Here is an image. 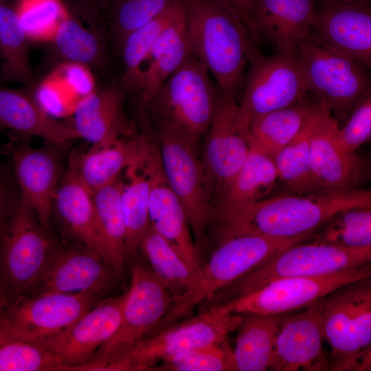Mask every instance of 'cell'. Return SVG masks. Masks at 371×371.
<instances>
[{
    "label": "cell",
    "mask_w": 371,
    "mask_h": 371,
    "mask_svg": "<svg viewBox=\"0 0 371 371\" xmlns=\"http://www.w3.org/2000/svg\"><path fill=\"white\" fill-rule=\"evenodd\" d=\"M371 206V192L318 190L267 197L215 223L219 236L251 234L277 238H304L337 212ZM305 240V241H306Z\"/></svg>",
    "instance_id": "6da1fadb"
},
{
    "label": "cell",
    "mask_w": 371,
    "mask_h": 371,
    "mask_svg": "<svg viewBox=\"0 0 371 371\" xmlns=\"http://www.w3.org/2000/svg\"><path fill=\"white\" fill-rule=\"evenodd\" d=\"M192 54L212 74L218 88L234 94L251 55L258 48L235 14L214 0H185Z\"/></svg>",
    "instance_id": "7a4b0ae2"
},
{
    "label": "cell",
    "mask_w": 371,
    "mask_h": 371,
    "mask_svg": "<svg viewBox=\"0 0 371 371\" xmlns=\"http://www.w3.org/2000/svg\"><path fill=\"white\" fill-rule=\"evenodd\" d=\"M245 315L227 310L223 304L211 305L197 315L146 336L94 371L153 370L162 363L194 348L221 343L237 330Z\"/></svg>",
    "instance_id": "3957f363"
},
{
    "label": "cell",
    "mask_w": 371,
    "mask_h": 371,
    "mask_svg": "<svg viewBox=\"0 0 371 371\" xmlns=\"http://www.w3.org/2000/svg\"><path fill=\"white\" fill-rule=\"evenodd\" d=\"M304 238H277L251 234H236L219 237L217 247L208 260L203 263L194 288L174 302L160 323L161 328L175 324L196 306L210 301L214 295L284 249Z\"/></svg>",
    "instance_id": "277c9868"
},
{
    "label": "cell",
    "mask_w": 371,
    "mask_h": 371,
    "mask_svg": "<svg viewBox=\"0 0 371 371\" xmlns=\"http://www.w3.org/2000/svg\"><path fill=\"white\" fill-rule=\"evenodd\" d=\"M329 370H371V276L344 284L323 297Z\"/></svg>",
    "instance_id": "5b68a950"
},
{
    "label": "cell",
    "mask_w": 371,
    "mask_h": 371,
    "mask_svg": "<svg viewBox=\"0 0 371 371\" xmlns=\"http://www.w3.org/2000/svg\"><path fill=\"white\" fill-rule=\"evenodd\" d=\"M295 53L308 94L328 109L340 127L358 102L370 92L368 69L312 35Z\"/></svg>",
    "instance_id": "8992f818"
},
{
    "label": "cell",
    "mask_w": 371,
    "mask_h": 371,
    "mask_svg": "<svg viewBox=\"0 0 371 371\" xmlns=\"http://www.w3.org/2000/svg\"><path fill=\"white\" fill-rule=\"evenodd\" d=\"M371 247L346 248L303 241L284 249L264 264L218 291L211 301L223 304L273 280L323 276L370 264Z\"/></svg>",
    "instance_id": "52a82bcc"
},
{
    "label": "cell",
    "mask_w": 371,
    "mask_h": 371,
    "mask_svg": "<svg viewBox=\"0 0 371 371\" xmlns=\"http://www.w3.org/2000/svg\"><path fill=\"white\" fill-rule=\"evenodd\" d=\"M216 90L206 68L192 54L145 104L153 111L157 125L197 144L212 121Z\"/></svg>",
    "instance_id": "ba28073f"
},
{
    "label": "cell",
    "mask_w": 371,
    "mask_h": 371,
    "mask_svg": "<svg viewBox=\"0 0 371 371\" xmlns=\"http://www.w3.org/2000/svg\"><path fill=\"white\" fill-rule=\"evenodd\" d=\"M20 196L0 240V278L10 303L31 293L56 244Z\"/></svg>",
    "instance_id": "9c48e42d"
},
{
    "label": "cell",
    "mask_w": 371,
    "mask_h": 371,
    "mask_svg": "<svg viewBox=\"0 0 371 371\" xmlns=\"http://www.w3.org/2000/svg\"><path fill=\"white\" fill-rule=\"evenodd\" d=\"M131 276L116 332L88 362L76 367V371H91L96 366L125 352L150 335L172 308V295L149 266L134 260Z\"/></svg>",
    "instance_id": "30bf717a"
},
{
    "label": "cell",
    "mask_w": 371,
    "mask_h": 371,
    "mask_svg": "<svg viewBox=\"0 0 371 371\" xmlns=\"http://www.w3.org/2000/svg\"><path fill=\"white\" fill-rule=\"evenodd\" d=\"M157 131L162 171L185 210L201 253L210 223L212 197L196 144L170 128L157 125Z\"/></svg>",
    "instance_id": "8fae6325"
},
{
    "label": "cell",
    "mask_w": 371,
    "mask_h": 371,
    "mask_svg": "<svg viewBox=\"0 0 371 371\" xmlns=\"http://www.w3.org/2000/svg\"><path fill=\"white\" fill-rule=\"evenodd\" d=\"M234 95L218 88L214 115L204 135L201 161L212 207L224 194L251 147L249 126L239 115Z\"/></svg>",
    "instance_id": "7c38bea8"
},
{
    "label": "cell",
    "mask_w": 371,
    "mask_h": 371,
    "mask_svg": "<svg viewBox=\"0 0 371 371\" xmlns=\"http://www.w3.org/2000/svg\"><path fill=\"white\" fill-rule=\"evenodd\" d=\"M295 52L265 56L256 49L251 55L238 104L239 115L249 126L260 115L308 99Z\"/></svg>",
    "instance_id": "4fadbf2b"
},
{
    "label": "cell",
    "mask_w": 371,
    "mask_h": 371,
    "mask_svg": "<svg viewBox=\"0 0 371 371\" xmlns=\"http://www.w3.org/2000/svg\"><path fill=\"white\" fill-rule=\"evenodd\" d=\"M370 276V264L323 276L280 278L223 304L228 311L244 315H282L306 308L344 284Z\"/></svg>",
    "instance_id": "5bb4252c"
},
{
    "label": "cell",
    "mask_w": 371,
    "mask_h": 371,
    "mask_svg": "<svg viewBox=\"0 0 371 371\" xmlns=\"http://www.w3.org/2000/svg\"><path fill=\"white\" fill-rule=\"evenodd\" d=\"M98 294L30 293L8 303L1 321L14 335L39 344L62 332L95 305Z\"/></svg>",
    "instance_id": "9a60e30c"
},
{
    "label": "cell",
    "mask_w": 371,
    "mask_h": 371,
    "mask_svg": "<svg viewBox=\"0 0 371 371\" xmlns=\"http://www.w3.org/2000/svg\"><path fill=\"white\" fill-rule=\"evenodd\" d=\"M40 148L16 142L8 145L19 196L33 210L49 233L52 204L65 170L64 146L47 142Z\"/></svg>",
    "instance_id": "2e32d148"
},
{
    "label": "cell",
    "mask_w": 371,
    "mask_h": 371,
    "mask_svg": "<svg viewBox=\"0 0 371 371\" xmlns=\"http://www.w3.org/2000/svg\"><path fill=\"white\" fill-rule=\"evenodd\" d=\"M339 127L328 109L319 102L310 137L311 167L317 190L361 189L368 176L366 161L357 153L345 152L338 144Z\"/></svg>",
    "instance_id": "e0dca14e"
},
{
    "label": "cell",
    "mask_w": 371,
    "mask_h": 371,
    "mask_svg": "<svg viewBox=\"0 0 371 371\" xmlns=\"http://www.w3.org/2000/svg\"><path fill=\"white\" fill-rule=\"evenodd\" d=\"M126 293L93 306L72 325L39 345L60 363L61 370L73 371L88 362L116 332Z\"/></svg>",
    "instance_id": "ac0fdd59"
},
{
    "label": "cell",
    "mask_w": 371,
    "mask_h": 371,
    "mask_svg": "<svg viewBox=\"0 0 371 371\" xmlns=\"http://www.w3.org/2000/svg\"><path fill=\"white\" fill-rule=\"evenodd\" d=\"M323 297L302 313L282 319L269 370H329L328 356L323 347Z\"/></svg>",
    "instance_id": "d6986e66"
},
{
    "label": "cell",
    "mask_w": 371,
    "mask_h": 371,
    "mask_svg": "<svg viewBox=\"0 0 371 371\" xmlns=\"http://www.w3.org/2000/svg\"><path fill=\"white\" fill-rule=\"evenodd\" d=\"M311 35L326 47L371 65V10L369 2L322 5L316 10Z\"/></svg>",
    "instance_id": "ffe728a7"
},
{
    "label": "cell",
    "mask_w": 371,
    "mask_h": 371,
    "mask_svg": "<svg viewBox=\"0 0 371 371\" xmlns=\"http://www.w3.org/2000/svg\"><path fill=\"white\" fill-rule=\"evenodd\" d=\"M153 152L148 160L151 180L148 203L150 225L172 245L199 277L203 262L188 216L166 180L159 154L153 155Z\"/></svg>",
    "instance_id": "44dd1931"
},
{
    "label": "cell",
    "mask_w": 371,
    "mask_h": 371,
    "mask_svg": "<svg viewBox=\"0 0 371 371\" xmlns=\"http://www.w3.org/2000/svg\"><path fill=\"white\" fill-rule=\"evenodd\" d=\"M113 268L101 257L80 247L55 245L46 268L31 293L91 292L109 285ZM30 294V293H29Z\"/></svg>",
    "instance_id": "7402d4cb"
},
{
    "label": "cell",
    "mask_w": 371,
    "mask_h": 371,
    "mask_svg": "<svg viewBox=\"0 0 371 371\" xmlns=\"http://www.w3.org/2000/svg\"><path fill=\"white\" fill-rule=\"evenodd\" d=\"M316 0H256L250 20L256 42L263 38L278 52L293 53L311 36Z\"/></svg>",
    "instance_id": "603a6c76"
},
{
    "label": "cell",
    "mask_w": 371,
    "mask_h": 371,
    "mask_svg": "<svg viewBox=\"0 0 371 371\" xmlns=\"http://www.w3.org/2000/svg\"><path fill=\"white\" fill-rule=\"evenodd\" d=\"M125 93L120 85L97 86L82 98L71 121L79 138L100 148L129 135L131 126L124 109Z\"/></svg>",
    "instance_id": "cb8c5ba5"
},
{
    "label": "cell",
    "mask_w": 371,
    "mask_h": 371,
    "mask_svg": "<svg viewBox=\"0 0 371 371\" xmlns=\"http://www.w3.org/2000/svg\"><path fill=\"white\" fill-rule=\"evenodd\" d=\"M79 150H73L54 195L52 214L65 231L100 257L93 192L78 170Z\"/></svg>",
    "instance_id": "d4e9b609"
},
{
    "label": "cell",
    "mask_w": 371,
    "mask_h": 371,
    "mask_svg": "<svg viewBox=\"0 0 371 371\" xmlns=\"http://www.w3.org/2000/svg\"><path fill=\"white\" fill-rule=\"evenodd\" d=\"M278 181L273 159L251 142L243 166L224 194L212 205L210 225L267 198Z\"/></svg>",
    "instance_id": "484cf974"
},
{
    "label": "cell",
    "mask_w": 371,
    "mask_h": 371,
    "mask_svg": "<svg viewBox=\"0 0 371 371\" xmlns=\"http://www.w3.org/2000/svg\"><path fill=\"white\" fill-rule=\"evenodd\" d=\"M0 123L6 128L65 146L79 138L71 122L47 114L25 91L0 85Z\"/></svg>",
    "instance_id": "4316f807"
},
{
    "label": "cell",
    "mask_w": 371,
    "mask_h": 371,
    "mask_svg": "<svg viewBox=\"0 0 371 371\" xmlns=\"http://www.w3.org/2000/svg\"><path fill=\"white\" fill-rule=\"evenodd\" d=\"M185 1V0H184ZM192 55L188 36L185 3L160 32L146 59L139 92L146 104L160 86Z\"/></svg>",
    "instance_id": "83f0119b"
},
{
    "label": "cell",
    "mask_w": 371,
    "mask_h": 371,
    "mask_svg": "<svg viewBox=\"0 0 371 371\" xmlns=\"http://www.w3.org/2000/svg\"><path fill=\"white\" fill-rule=\"evenodd\" d=\"M146 137L118 139L104 147L93 148L78 155L79 175L93 192L110 184L124 169L144 163L151 153Z\"/></svg>",
    "instance_id": "f1b7e54d"
},
{
    "label": "cell",
    "mask_w": 371,
    "mask_h": 371,
    "mask_svg": "<svg viewBox=\"0 0 371 371\" xmlns=\"http://www.w3.org/2000/svg\"><path fill=\"white\" fill-rule=\"evenodd\" d=\"M124 184L114 182L93 191L97 235L101 258L122 276L126 255V226L122 207Z\"/></svg>",
    "instance_id": "f546056e"
},
{
    "label": "cell",
    "mask_w": 371,
    "mask_h": 371,
    "mask_svg": "<svg viewBox=\"0 0 371 371\" xmlns=\"http://www.w3.org/2000/svg\"><path fill=\"white\" fill-rule=\"evenodd\" d=\"M282 319L280 315H245L233 350L237 371L269 369Z\"/></svg>",
    "instance_id": "4dcf8cb0"
},
{
    "label": "cell",
    "mask_w": 371,
    "mask_h": 371,
    "mask_svg": "<svg viewBox=\"0 0 371 371\" xmlns=\"http://www.w3.org/2000/svg\"><path fill=\"white\" fill-rule=\"evenodd\" d=\"M317 102L308 98L255 117L249 126L251 142L274 159L300 133Z\"/></svg>",
    "instance_id": "1f68e13d"
},
{
    "label": "cell",
    "mask_w": 371,
    "mask_h": 371,
    "mask_svg": "<svg viewBox=\"0 0 371 371\" xmlns=\"http://www.w3.org/2000/svg\"><path fill=\"white\" fill-rule=\"evenodd\" d=\"M139 249L142 250L153 272L170 291L174 302L182 299L196 285L199 276L151 225Z\"/></svg>",
    "instance_id": "d6a6232c"
},
{
    "label": "cell",
    "mask_w": 371,
    "mask_h": 371,
    "mask_svg": "<svg viewBox=\"0 0 371 371\" xmlns=\"http://www.w3.org/2000/svg\"><path fill=\"white\" fill-rule=\"evenodd\" d=\"M184 5V0L131 32L124 40L122 51L124 70L120 86L126 92L139 93L143 84L146 59L156 38Z\"/></svg>",
    "instance_id": "836d02e7"
},
{
    "label": "cell",
    "mask_w": 371,
    "mask_h": 371,
    "mask_svg": "<svg viewBox=\"0 0 371 371\" xmlns=\"http://www.w3.org/2000/svg\"><path fill=\"white\" fill-rule=\"evenodd\" d=\"M143 164L127 169L129 181L126 186H124L122 193V207L126 226V258L135 256L150 225L148 203L151 180L148 161L144 171L139 172Z\"/></svg>",
    "instance_id": "e575fe53"
},
{
    "label": "cell",
    "mask_w": 371,
    "mask_h": 371,
    "mask_svg": "<svg viewBox=\"0 0 371 371\" xmlns=\"http://www.w3.org/2000/svg\"><path fill=\"white\" fill-rule=\"evenodd\" d=\"M29 41L14 8L0 5L1 80L29 84L33 78L28 54Z\"/></svg>",
    "instance_id": "d590c367"
},
{
    "label": "cell",
    "mask_w": 371,
    "mask_h": 371,
    "mask_svg": "<svg viewBox=\"0 0 371 371\" xmlns=\"http://www.w3.org/2000/svg\"><path fill=\"white\" fill-rule=\"evenodd\" d=\"M318 103L300 133L273 159L278 180L291 193L318 191L313 179L310 159V137Z\"/></svg>",
    "instance_id": "8d00e7d4"
},
{
    "label": "cell",
    "mask_w": 371,
    "mask_h": 371,
    "mask_svg": "<svg viewBox=\"0 0 371 371\" xmlns=\"http://www.w3.org/2000/svg\"><path fill=\"white\" fill-rule=\"evenodd\" d=\"M306 241L346 248L371 247V206L350 207L337 212Z\"/></svg>",
    "instance_id": "74e56055"
},
{
    "label": "cell",
    "mask_w": 371,
    "mask_h": 371,
    "mask_svg": "<svg viewBox=\"0 0 371 371\" xmlns=\"http://www.w3.org/2000/svg\"><path fill=\"white\" fill-rule=\"evenodd\" d=\"M63 62L85 65L91 69L100 67L105 58L102 35L96 29L86 28L71 14L58 27L52 41Z\"/></svg>",
    "instance_id": "f35d334b"
},
{
    "label": "cell",
    "mask_w": 371,
    "mask_h": 371,
    "mask_svg": "<svg viewBox=\"0 0 371 371\" xmlns=\"http://www.w3.org/2000/svg\"><path fill=\"white\" fill-rule=\"evenodd\" d=\"M13 8L29 42H52L61 23L71 15L63 0H16Z\"/></svg>",
    "instance_id": "ab89813d"
},
{
    "label": "cell",
    "mask_w": 371,
    "mask_h": 371,
    "mask_svg": "<svg viewBox=\"0 0 371 371\" xmlns=\"http://www.w3.org/2000/svg\"><path fill=\"white\" fill-rule=\"evenodd\" d=\"M61 367L47 349L14 335L0 319V371H54Z\"/></svg>",
    "instance_id": "60d3db41"
},
{
    "label": "cell",
    "mask_w": 371,
    "mask_h": 371,
    "mask_svg": "<svg viewBox=\"0 0 371 371\" xmlns=\"http://www.w3.org/2000/svg\"><path fill=\"white\" fill-rule=\"evenodd\" d=\"M183 0H119L113 7L110 33L120 49L125 38L170 7Z\"/></svg>",
    "instance_id": "b9f144b4"
},
{
    "label": "cell",
    "mask_w": 371,
    "mask_h": 371,
    "mask_svg": "<svg viewBox=\"0 0 371 371\" xmlns=\"http://www.w3.org/2000/svg\"><path fill=\"white\" fill-rule=\"evenodd\" d=\"M155 368L172 371L236 370L233 350L227 340L182 353L162 362Z\"/></svg>",
    "instance_id": "7bdbcfd3"
},
{
    "label": "cell",
    "mask_w": 371,
    "mask_h": 371,
    "mask_svg": "<svg viewBox=\"0 0 371 371\" xmlns=\"http://www.w3.org/2000/svg\"><path fill=\"white\" fill-rule=\"evenodd\" d=\"M371 137V94L363 96L356 104L342 126L337 128L336 139L348 153L357 150Z\"/></svg>",
    "instance_id": "ee69618b"
},
{
    "label": "cell",
    "mask_w": 371,
    "mask_h": 371,
    "mask_svg": "<svg viewBox=\"0 0 371 371\" xmlns=\"http://www.w3.org/2000/svg\"><path fill=\"white\" fill-rule=\"evenodd\" d=\"M34 98L47 114L54 117L73 114L80 100L54 70L39 83Z\"/></svg>",
    "instance_id": "f6af8a7d"
},
{
    "label": "cell",
    "mask_w": 371,
    "mask_h": 371,
    "mask_svg": "<svg viewBox=\"0 0 371 371\" xmlns=\"http://www.w3.org/2000/svg\"><path fill=\"white\" fill-rule=\"evenodd\" d=\"M54 70L80 100L97 87L91 69L85 65L63 62Z\"/></svg>",
    "instance_id": "bcb514c9"
},
{
    "label": "cell",
    "mask_w": 371,
    "mask_h": 371,
    "mask_svg": "<svg viewBox=\"0 0 371 371\" xmlns=\"http://www.w3.org/2000/svg\"><path fill=\"white\" fill-rule=\"evenodd\" d=\"M19 198V190L8 174L0 180V240Z\"/></svg>",
    "instance_id": "7dc6e473"
},
{
    "label": "cell",
    "mask_w": 371,
    "mask_h": 371,
    "mask_svg": "<svg viewBox=\"0 0 371 371\" xmlns=\"http://www.w3.org/2000/svg\"><path fill=\"white\" fill-rule=\"evenodd\" d=\"M256 0H231L232 8L255 41L250 14ZM256 42V41H255Z\"/></svg>",
    "instance_id": "c3c4849f"
},
{
    "label": "cell",
    "mask_w": 371,
    "mask_h": 371,
    "mask_svg": "<svg viewBox=\"0 0 371 371\" xmlns=\"http://www.w3.org/2000/svg\"><path fill=\"white\" fill-rule=\"evenodd\" d=\"M78 5L82 6L87 10H95L97 8L106 6L108 5H111V8L115 4V0H75Z\"/></svg>",
    "instance_id": "681fc988"
},
{
    "label": "cell",
    "mask_w": 371,
    "mask_h": 371,
    "mask_svg": "<svg viewBox=\"0 0 371 371\" xmlns=\"http://www.w3.org/2000/svg\"><path fill=\"white\" fill-rule=\"evenodd\" d=\"M8 304V299L3 282L0 278V319L3 311Z\"/></svg>",
    "instance_id": "f907efd6"
},
{
    "label": "cell",
    "mask_w": 371,
    "mask_h": 371,
    "mask_svg": "<svg viewBox=\"0 0 371 371\" xmlns=\"http://www.w3.org/2000/svg\"><path fill=\"white\" fill-rule=\"evenodd\" d=\"M322 5H341L354 3L369 2L370 0H319Z\"/></svg>",
    "instance_id": "816d5d0a"
},
{
    "label": "cell",
    "mask_w": 371,
    "mask_h": 371,
    "mask_svg": "<svg viewBox=\"0 0 371 371\" xmlns=\"http://www.w3.org/2000/svg\"><path fill=\"white\" fill-rule=\"evenodd\" d=\"M214 1L218 3L219 4L223 5L224 8L227 9L229 11H230L232 13H233L236 16H238L236 14V13L234 12L233 8H232V3H231V0H214Z\"/></svg>",
    "instance_id": "f5cc1de1"
},
{
    "label": "cell",
    "mask_w": 371,
    "mask_h": 371,
    "mask_svg": "<svg viewBox=\"0 0 371 371\" xmlns=\"http://www.w3.org/2000/svg\"><path fill=\"white\" fill-rule=\"evenodd\" d=\"M6 175H8L5 168L0 164V180H1Z\"/></svg>",
    "instance_id": "db71d44e"
},
{
    "label": "cell",
    "mask_w": 371,
    "mask_h": 371,
    "mask_svg": "<svg viewBox=\"0 0 371 371\" xmlns=\"http://www.w3.org/2000/svg\"><path fill=\"white\" fill-rule=\"evenodd\" d=\"M6 128L0 123V133Z\"/></svg>",
    "instance_id": "11a10c76"
},
{
    "label": "cell",
    "mask_w": 371,
    "mask_h": 371,
    "mask_svg": "<svg viewBox=\"0 0 371 371\" xmlns=\"http://www.w3.org/2000/svg\"><path fill=\"white\" fill-rule=\"evenodd\" d=\"M5 3V0H0V5Z\"/></svg>",
    "instance_id": "9f6ffc18"
},
{
    "label": "cell",
    "mask_w": 371,
    "mask_h": 371,
    "mask_svg": "<svg viewBox=\"0 0 371 371\" xmlns=\"http://www.w3.org/2000/svg\"><path fill=\"white\" fill-rule=\"evenodd\" d=\"M119 0H115V4Z\"/></svg>",
    "instance_id": "6f0895ef"
}]
</instances>
